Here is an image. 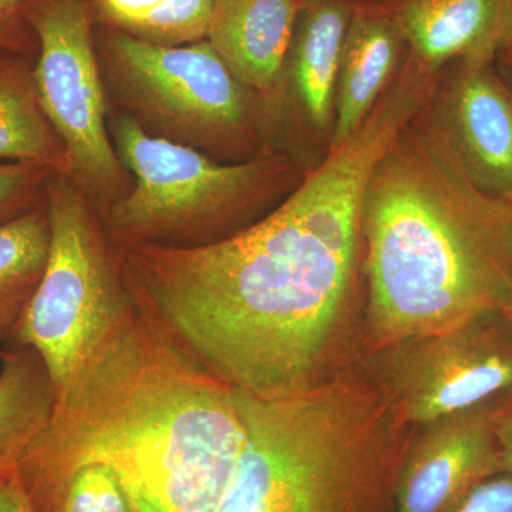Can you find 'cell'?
<instances>
[{"label": "cell", "instance_id": "d6986e66", "mask_svg": "<svg viewBox=\"0 0 512 512\" xmlns=\"http://www.w3.org/2000/svg\"><path fill=\"white\" fill-rule=\"evenodd\" d=\"M214 0H92L97 28L161 46L207 39Z\"/></svg>", "mask_w": 512, "mask_h": 512}, {"label": "cell", "instance_id": "2e32d148", "mask_svg": "<svg viewBox=\"0 0 512 512\" xmlns=\"http://www.w3.org/2000/svg\"><path fill=\"white\" fill-rule=\"evenodd\" d=\"M0 158L67 175L66 148L47 119L26 56L0 52Z\"/></svg>", "mask_w": 512, "mask_h": 512}, {"label": "cell", "instance_id": "3957f363", "mask_svg": "<svg viewBox=\"0 0 512 512\" xmlns=\"http://www.w3.org/2000/svg\"><path fill=\"white\" fill-rule=\"evenodd\" d=\"M360 225L359 357L512 316V205L471 183L424 106L370 171Z\"/></svg>", "mask_w": 512, "mask_h": 512}, {"label": "cell", "instance_id": "4fadbf2b", "mask_svg": "<svg viewBox=\"0 0 512 512\" xmlns=\"http://www.w3.org/2000/svg\"><path fill=\"white\" fill-rule=\"evenodd\" d=\"M402 33L429 73L456 60H498L512 42L511 0H367Z\"/></svg>", "mask_w": 512, "mask_h": 512}, {"label": "cell", "instance_id": "9c48e42d", "mask_svg": "<svg viewBox=\"0 0 512 512\" xmlns=\"http://www.w3.org/2000/svg\"><path fill=\"white\" fill-rule=\"evenodd\" d=\"M37 96L66 148L73 183L110 195L123 168L107 136L92 0H29Z\"/></svg>", "mask_w": 512, "mask_h": 512}, {"label": "cell", "instance_id": "30bf717a", "mask_svg": "<svg viewBox=\"0 0 512 512\" xmlns=\"http://www.w3.org/2000/svg\"><path fill=\"white\" fill-rule=\"evenodd\" d=\"M424 110L471 183L512 205V87L497 60L444 66Z\"/></svg>", "mask_w": 512, "mask_h": 512}, {"label": "cell", "instance_id": "8992f818", "mask_svg": "<svg viewBox=\"0 0 512 512\" xmlns=\"http://www.w3.org/2000/svg\"><path fill=\"white\" fill-rule=\"evenodd\" d=\"M49 258L15 335L49 370L56 394L136 312L113 244L67 175L46 181Z\"/></svg>", "mask_w": 512, "mask_h": 512}, {"label": "cell", "instance_id": "d4e9b609", "mask_svg": "<svg viewBox=\"0 0 512 512\" xmlns=\"http://www.w3.org/2000/svg\"><path fill=\"white\" fill-rule=\"evenodd\" d=\"M0 512H37L18 470L0 474Z\"/></svg>", "mask_w": 512, "mask_h": 512}, {"label": "cell", "instance_id": "7402d4cb", "mask_svg": "<svg viewBox=\"0 0 512 512\" xmlns=\"http://www.w3.org/2000/svg\"><path fill=\"white\" fill-rule=\"evenodd\" d=\"M29 0H0V52L30 56L37 52L35 33L26 19Z\"/></svg>", "mask_w": 512, "mask_h": 512}, {"label": "cell", "instance_id": "ac0fdd59", "mask_svg": "<svg viewBox=\"0 0 512 512\" xmlns=\"http://www.w3.org/2000/svg\"><path fill=\"white\" fill-rule=\"evenodd\" d=\"M49 248L46 207L0 222V338L18 329L45 274Z\"/></svg>", "mask_w": 512, "mask_h": 512}, {"label": "cell", "instance_id": "7a4b0ae2", "mask_svg": "<svg viewBox=\"0 0 512 512\" xmlns=\"http://www.w3.org/2000/svg\"><path fill=\"white\" fill-rule=\"evenodd\" d=\"M244 443L234 387L136 306L57 394L18 473L36 498L76 468L104 464L131 512H217Z\"/></svg>", "mask_w": 512, "mask_h": 512}, {"label": "cell", "instance_id": "ffe728a7", "mask_svg": "<svg viewBox=\"0 0 512 512\" xmlns=\"http://www.w3.org/2000/svg\"><path fill=\"white\" fill-rule=\"evenodd\" d=\"M37 512H131L126 493L104 464H86L36 498Z\"/></svg>", "mask_w": 512, "mask_h": 512}, {"label": "cell", "instance_id": "8fae6325", "mask_svg": "<svg viewBox=\"0 0 512 512\" xmlns=\"http://www.w3.org/2000/svg\"><path fill=\"white\" fill-rule=\"evenodd\" d=\"M357 3H303L278 84L268 100L271 121L288 119L291 123V156L308 173L333 151L340 50Z\"/></svg>", "mask_w": 512, "mask_h": 512}, {"label": "cell", "instance_id": "7c38bea8", "mask_svg": "<svg viewBox=\"0 0 512 512\" xmlns=\"http://www.w3.org/2000/svg\"><path fill=\"white\" fill-rule=\"evenodd\" d=\"M498 473L493 402L414 427L397 476L394 512H448Z\"/></svg>", "mask_w": 512, "mask_h": 512}, {"label": "cell", "instance_id": "44dd1931", "mask_svg": "<svg viewBox=\"0 0 512 512\" xmlns=\"http://www.w3.org/2000/svg\"><path fill=\"white\" fill-rule=\"evenodd\" d=\"M53 174L49 168L28 163L0 164V222L30 210L40 184Z\"/></svg>", "mask_w": 512, "mask_h": 512}, {"label": "cell", "instance_id": "ba28073f", "mask_svg": "<svg viewBox=\"0 0 512 512\" xmlns=\"http://www.w3.org/2000/svg\"><path fill=\"white\" fill-rule=\"evenodd\" d=\"M357 362L397 419L414 429L512 392V316H480Z\"/></svg>", "mask_w": 512, "mask_h": 512}, {"label": "cell", "instance_id": "cb8c5ba5", "mask_svg": "<svg viewBox=\"0 0 512 512\" xmlns=\"http://www.w3.org/2000/svg\"><path fill=\"white\" fill-rule=\"evenodd\" d=\"M493 427L500 450L501 473L512 474V392L494 400Z\"/></svg>", "mask_w": 512, "mask_h": 512}, {"label": "cell", "instance_id": "277c9868", "mask_svg": "<svg viewBox=\"0 0 512 512\" xmlns=\"http://www.w3.org/2000/svg\"><path fill=\"white\" fill-rule=\"evenodd\" d=\"M234 390L245 443L217 512H394L413 427L359 363L293 396Z\"/></svg>", "mask_w": 512, "mask_h": 512}, {"label": "cell", "instance_id": "4316f807", "mask_svg": "<svg viewBox=\"0 0 512 512\" xmlns=\"http://www.w3.org/2000/svg\"><path fill=\"white\" fill-rule=\"evenodd\" d=\"M504 66L507 67L508 72H510L512 76V66H507V64H504Z\"/></svg>", "mask_w": 512, "mask_h": 512}, {"label": "cell", "instance_id": "484cf974", "mask_svg": "<svg viewBox=\"0 0 512 512\" xmlns=\"http://www.w3.org/2000/svg\"><path fill=\"white\" fill-rule=\"evenodd\" d=\"M511 8H512V0H511ZM497 62H500L503 64H511V66H512V42H511L510 49H508L507 52H505L503 56L498 57Z\"/></svg>", "mask_w": 512, "mask_h": 512}, {"label": "cell", "instance_id": "5b68a950", "mask_svg": "<svg viewBox=\"0 0 512 512\" xmlns=\"http://www.w3.org/2000/svg\"><path fill=\"white\" fill-rule=\"evenodd\" d=\"M116 141L136 177L133 191L114 202L107 217L116 249L232 227L284 201L308 174L276 148L251 160L217 163L183 144L148 136L128 117L117 124Z\"/></svg>", "mask_w": 512, "mask_h": 512}, {"label": "cell", "instance_id": "f1b7e54d", "mask_svg": "<svg viewBox=\"0 0 512 512\" xmlns=\"http://www.w3.org/2000/svg\"><path fill=\"white\" fill-rule=\"evenodd\" d=\"M507 66H511V64H507Z\"/></svg>", "mask_w": 512, "mask_h": 512}, {"label": "cell", "instance_id": "6da1fadb", "mask_svg": "<svg viewBox=\"0 0 512 512\" xmlns=\"http://www.w3.org/2000/svg\"><path fill=\"white\" fill-rule=\"evenodd\" d=\"M433 82L406 60L355 136L249 227L191 247L116 249L137 308L198 365L252 396H293L355 363L363 192Z\"/></svg>", "mask_w": 512, "mask_h": 512}, {"label": "cell", "instance_id": "52a82bcc", "mask_svg": "<svg viewBox=\"0 0 512 512\" xmlns=\"http://www.w3.org/2000/svg\"><path fill=\"white\" fill-rule=\"evenodd\" d=\"M96 45L138 106L174 130L232 153L259 156L271 111L264 96L238 82L207 40L161 46L97 28Z\"/></svg>", "mask_w": 512, "mask_h": 512}, {"label": "cell", "instance_id": "603a6c76", "mask_svg": "<svg viewBox=\"0 0 512 512\" xmlns=\"http://www.w3.org/2000/svg\"><path fill=\"white\" fill-rule=\"evenodd\" d=\"M448 512H512V474L481 481Z\"/></svg>", "mask_w": 512, "mask_h": 512}, {"label": "cell", "instance_id": "9a60e30c", "mask_svg": "<svg viewBox=\"0 0 512 512\" xmlns=\"http://www.w3.org/2000/svg\"><path fill=\"white\" fill-rule=\"evenodd\" d=\"M406 53L402 33L392 20L367 0H359L340 50L333 151L363 126L402 69Z\"/></svg>", "mask_w": 512, "mask_h": 512}, {"label": "cell", "instance_id": "e0dca14e", "mask_svg": "<svg viewBox=\"0 0 512 512\" xmlns=\"http://www.w3.org/2000/svg\"><path fill=\"white\" fill-rule=\"evenodd\" d=\"M55 384L42 357L19 346L3 353L0 369V474L18 470L55 409Z\"/></svg>", "mask_w": 512, "mask_h": 512}, {"label": "cell", "instance_id": "5bb4252c", "mask_svg": "<svg viewBox=\"0 0 512 512\" xmlns=\"http://www.w3.org/2000/svg\"><path fill=\"white\" fill-rule=\"evenodd\" d=\"M302 0H214L207 42L239 83L271 99Z\"/></svg>", "mask_w": 512, "mask_h": 512}, {"label": "cell", "instance_id": "83f0119b", "mask_svg": "<svg viewBox=\"0 0 512 512\" xmlns=\"http://www.w3.org/2000/svg\"><path fill=\"white\" fill-rule=\"evenodd\" d=\"M302 2H308V0H302Z\"/></svg>", "mask_w": 512, "mask_h": 512}]
</instances>
